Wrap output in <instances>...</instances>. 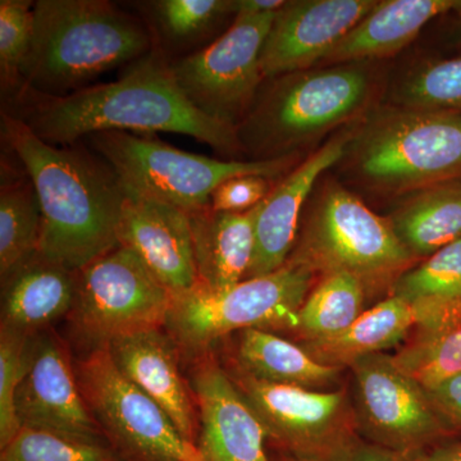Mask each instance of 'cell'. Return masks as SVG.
Masks as SVG:
<instances>
[{
    "label": "cell",
    "instance_id": "obj_41",
    "mask_svg": "<svg viewBox=\"0 0 461 461\" xmlns=\"http://www.w3.org/2000/svg\"><path fill=\"white\" fill-rule=\"evenodd\" d=\"M277 461H317L312 459H304V457L293 456V455L281 454Z\"/></svg>",
    "mask_w": 461,
    "mask_h": 461
},
{
    "label": "cell",
    "instance_id": "obj_25",
    "mask_svg": "<svg viewBox=\"0 0 461 461\" xmlns=\"http://www.w3.org/2000/svg\"><path fill=\"white\" fill-rule=\"evenodd\" d=\"M403 248L417 260L461 240V177L403 195L387 217Z\"/></svg>",
    "mask_w": 461,
    "mask_h": 461
},
{
    "label": "cell",
    "instance_id": "obj_8",
    "mask_svg": "<svg viewBox=\"0 0 461 461\" xmlns=\"http://www.w3.org/2000/svg\"><path fill=\"white\" fill-rule=\"evenodd\" d=\"M314 278L308 268L287 260L271 275L249 278L227 290L198 284L173 295L165 330L186 359L213 350L221 339L241 330H293Z\"/></svg>",
    "mask_w": 461,
    "mask_h": 461
},
{
    "label": "cell",
    "instance_id": "obj_40",
    "mask_svg": "<svg viewBox=\"0 0 461 461\" xmlns=\"http://www.w3.org/2000/svg\"><path fill=\"white\" fill-rule=\"evenodd\" d=\"M451 39H453L454 44L461 45V17L459 23H457L456 27H455L454 29V32L453 35H451Z\"/></svg>",
    "mask_w": 461,
    "mask_h": 461
},
{
    "label": "cell",
    "instance_id": "obj_34",
    "mask_svg": "<svg viewBox=\"0 0 461 461\" xmlns=\"http://www.w3.org/2000/svg\"><path fill=\"white\" fill-rule=\"evenodd\" d=\"M153 8L163 32L181 41L206 32L221 18L232 14V0H160L153 3Z\"/></svg>",
    "mask_w": 461,
    "mask_h": 461
},
{
    "label": "cell",
    "instance_id": "obj_31",
    "mask_svg": "<svg viewBox=\"0 0 461 461\" xmlns=\"http://www.w3.org/2000/svg\"><path fill=\"white\" fill-rule=\"evenodd\" d=\"M0 461H122L107 442L21 429Z\"/></svg>",
    "mask_w": 461,
    "mask_h": 461
},
{
    "label": "cell",
    "instance_id": "obj_13",
    "mask_svg": "<svg viewBox=\"0 0 461 461\" xmlns=\"http://www.w3.org/2000/svg\"><path fill=\"white\" fill-rule=\"evenodd\" d=\"M350 368L357 429L369 442L412 460L447 433L429 393L400 371L393 357L368 355Z\"/></svg>",
    "mask_w": 461,
    "mask_h": 461
},
{
    "label": "cell",
    "instance_id": "obj_22",
    "mask_svg": "<svg viewBox=\"0 0 461 461\" xmlns=\"http://www.w3.org/2000/svg\"><path fill=\"white\" fill-rule=\"evenodd\" d=\"M259 205L245 213H223L211 206L189 213L199 285L222 291L247 278Z\"/></svg>",
    "mask_w": 461,
    "mask_h": 461
},
{
    "label": "cell",
    "instance_id": "obj_37",
    "mask_svg": "<svg viewBox=\"0 0 461 461\" xmlns=\"http://www.w3.org/2000/svg\"><path fill=\"white\" fill-rule=\"evenodd\" d=\"M339 461H411V459L372 442L357 439Z\"/></svg>",
    "mask_w": 461,
    "mask_h": 461
},
{
    "label": "cell",
    "instance_id": "obj_10",
    "mask_svg": "<svg viewBox=\"0 0 461 461\" xmlns=\"http://www.w3.org/2000/svg\"><path fill=\"white\" fill-rule=\"evenodd\" d=\"M78 384L105 441L122 461H203L169 415L114 366L107 348L76 363Z\"/></svg>",
    "mask_w": 461,
    "mask_h": 461
},
{
    "label": "cell",
    "instance_id": "obj_11",
    "mask_svg": "<svg viewBox=\"0 0 461 461\" xmlns=\"http://www.w3.org/2000/svg\"><path fill=\"white\" fill-rule=\"evenodd\" d=\"M281 454L339 461L357 441L354 408L345 391L269 384L223 364Z\"/></svg>",
    "mask_w": 461,
    "mask_h": 461
},
{
    "label": "cell",
    "instance_id": "obj_32",
    "mask_svg": "<svg viewBox=\"0 0 461 461\" xmlns=\"http://www.w3.org/2000/svg\"><path fill=\"white\" fill-rule=\"evenodd\" d=\"M33 5L29 0L0 2V77L3 90L21 89L23 68L32 50Z\"/></svg>",
    "mask_w": 461,
    "mask_h": 461
},
{
    "label": "cell",
    "instance_id": "obj_16",
    "mask_svg": "<svg viewBox=\"0 0 461 461\" xmlns=\"http://www.w3.org/2000/svg\"><path fill=\"white\" fill-rule=\"evenodd\" d=\"M378 0H294L276 14L262 50L266 80L320 65Z\"/></svg>",
    "mask_w": 461,
    "mask_h": 461
},
{
    "label": "cell",
    "instance_id": "obj_4",
    "mask_svg": "<svg viewBox=\"0 0 461 461\" xmlns=\"http://www.w3.org/2000/svg\"><path fill=\"white\" fill-rule=\"evenodd\" d=\"M371 62L320 66L266 80L236 127L250 160L300 156L330 131L350 126L372 108Z\"/></svg>",
    "mask_w": 461,
    "mask_h": 461
},
{
    "label": "cell",
    "instance_id": "obj_17",
    "mask_svg": "<svg viewBox=\"0 0 461 461\" xmlns=\"http://www.w3.org/2000/svg\"><path fill=\"white\" fill-rule=\"evenodd\" d=\"M118 241L133 251L172 295L198 285L190 215L126 190Z\"/></svg>",
    "mask_w": 461,
    "mask_h": 461
},
{
    "label": "cell",
    "instance_id": "obj_29",
    "mask_svg": "<svg viewBox=\"0 0 461 461\" xmlns=\"http://www.w3.org/2000/svg\"><path fill=\"white\" fill-rule=\"evenodd\" d=\"M390 104L461 114V54L412 67L391 89Z\"/></svg>",
    "mask_w": 461,
    "mask_h": 461
},
{
    "label": "cell",
    "instance_id": "obj_18",
    "mask_svg": "<svg viewBox=\"0 0 461 461\" xmlns=\"http://www.w3.org/2000/svg\"><path fill=\"white\" fill-rule=\"evenodd\" d=\"M353 124L333 136L277 181L272 193L259 205L256 250L245 280L271 275L287 263L295 248L305 202L321 173L341 162L353 133Z\"/></svg>",
    "mask_w": 461,
    "mask_h": 461
},
{
    "label": "cell",
    "instance_id": "obj_30",
    "mask_svg": "<svg viewBox=\"0 0 461 461\" xmlns=\"http://www.w3.org/2000/svg\"><path fill=\"white\" fill-rule=\"evenodd\" d=\"M391 295L409 303L438 299L461 304V240L403 273Z\"/></svg>",
    "mask_w": 461,
    "mask_h": 461
},
{
    "label": "cell",
    "instance_id": "obj_15",
    "mask_svg": "<svg viewBox=\"0 0 461 461\" xmlns=\"http://www.w3.org/2000/svg\"><path fill=\"white\" fill-rule=\"evenodd\" d=\"M189 384L199 412L203 461H273L268 433L213 350L193 357Z\"/></svg>",
    "mask_w": 461,
    "mask_h": 461
},
{
    "label": "cell",
    "instance_id": "obj_23",
    "mask_svg": "<svg viewBox=\"0 0 461 461\" xmlns=\"http://www.w3.org/2000/svg\"><path fill=\"white\" fill-rule=\"evenodd\" d=\"M411 304L417 314L412 335L393 359L429 391L461 373V304L438 299Z\"/></svg>",
    "mask_w": 461,
    "mask_h": 461
},
{
    "label": "cell",
    "instance_id": "obj_38",
    "mask_svg": "<svg viewBox=\"0 0 461 461\" xmlns=\"http://www.w3.org/2000/svg\"><path fill=\"white\" fill-rule=\"evenodd\" d=\"M285 5V0H232V14L239 17L276 14Z\"/></svg>",
    "mask_w": 461,
    "mask_h": 461
},
{
    "label": "cell",
    "instance_id": "obj_20",
    "mask_svg": "<svg viewBox=\"0 0 461 461\" xmlns=\"http://www.w3.org/2000/svg\"><path fill=\"white\" fill-rule=\"evenodd\" d=\"M2 287V329L33 338L72 311L77 272L36 253Z\"/></svg>",
    "mask_w": 461,
    "mask_h": 461
},
{
    "label": "cell",
    "instance_id": "obj_3",
    "mask_svg": "<svg viewBox=\"0 0 461 461\" xmlns=\"http://www.w3.org/2000/svg\"><path fill=\"white\" fill-rule=\"evenodd\" d=\"M33 17L21 87L42 95H68L154 50L148 27L107 0H38Z\"/></svg>",
    "mask_w": 461,
    "mask_h": 461
},
{
    "label": "cell",
    "instance_id": "obj_7",
    "mask_svg": "<svg viewBox=\"0 0 461 461\" xmlns=\"http://www.w3.org/2000/svg\"><path fill=\"white\" fill-rule=\"evenodd\" d=\"M86 139L114 169L124 189L187 213L208 208L212 194L230 178L259 175L281 180L302 162L300 156L271 160L214 159L187 153L144 133L103 131Z\"/></svg>",
    "mask_w": 461,
    "mask_h": 461
},
{
    "label": "cell",
    "instance_id": "obj_19",
    "mask_svg": "<svg viewBox=\"0 0 461 461\" xmlns=\"http://www.w3.org/2000/svg\"><path fill=\"white\" fill-rule=\"evenodd\" d=\"M114 366L169 415L182 436L196 446L199 412L189 379L181 372V351L165 329L114 339L107 348Z\"/></svg>",
    "mask_w": 461,
    "mask_h": 461
},
{
    "label": "cell",
    "instance_id": "obj_24",
    "mask_svg": "<svg viewBox=\"0 0 461 461\" xmlns=\"http://www.w3.org/2000/svg\"><path fill=\"white\" fill-rule=\"evenodd\" d=\"M226 364L259 381L306 390L333 391L341 377V368L315 362L302 345L262 329L239 332Z\"/></svg>",
    "mask_w": 461,
    "mask_h": 461
},
{
    "label": "cell",
    "instance_id": "obj_26",
    "mask_svg": "<svg viewBox=\"0 0 461 461\" xmlns=\"http://www.w3.org/2000/svg\"><path fill=\"white\" fill-rule=\"evenodd\" d=\"M417 321L414 305L391 295L364 312L348 329L302 346L315 362L344 368L368 355L384 353L403 341Z\"/></svg>",
    "mask_w": 461,
    "mask_h": 461
},
{
    "label": "cell",
    "instance_id": "obj_5",
    "mask_svg": "<svg viewBox=\"0 0 461 461\" xmlns=\"http://www.w3.org/2000/svg\"><path fill=\"white\" fill-rule=\"evenodd\" d=\"M339 163L364 186L388 195L461 177V114L372 107L353 124Z\"/></svg>",
    "mask_w": 461,
    "mask_h": 461
},
{
    "label": "cell",
    "instance_id": "obj_39",
    "mask_svg": "<svg viewBox=\"0 0 461 461\" xmlns=\"http://www.w3.org/2000/svg\"><path fill=\"white\" fill-rule=\"evenodd\" d=\"M411 461H461V442L432 446Z\"/></svg>",
    "mask_w": 461,
    "mask_h": 461
},
{
    "label": "cell",
    "instance_id": "obj_36",
    "mask_svg": "<svg viewBox=\"0 0 461 461\" xmlns=\"http://www.w3.org/2000/svg\"><path fill=\"white\" fill-rule=\"evenodd\" d=\"M427 393L444 420L461 429V373Z\"/></svg>",
    "mask_w": 461,
    "mask_h": 461
},
{
    "label": "cell",
    "instance_id": "obj_33",
    "mask_svg": "<svg viewBox=\"0 0 461 461\" xmlns=\"http://www.w3.org/2000/svg\"><path fill=\"white\" fill-rule=\"evenodd\" d=\"M32 338L0 327V451L18 435L16 396L29 362Z\"/></svg>",
    "mask_w": 461,
    "mask_h": 461
},
{
    "label": "cell",
    "instance_id": "obj_28",
    "mask_svg": "<svg viewBox=\"0 0 461 461\" xmlns=\"http://www.w3.org/2000/svg\"><path fill=\"white\" fill-rule=\"evenodd\" d=\"M366 293L362 282L348 273L323 276L306 296L293 330L303 341L341 332L364 313Z\"/></svg>",
    "mask_w": 461,
    "mask_h": 461
},
{
    "label": "cell",
    "instance_id": "obj_27",
    "mask_svg": "<svg viewBox=\"0 0 461 461\" xmlns=\"http://www.w3.org/2000/svg\"><path fill=\"white\" fill-rule=\"evenodd\" d=\"M41 238V203L29 176L20 180H3L0 189L2 282L38 253Z\"/></svg>",
    "mask_w": 461,
    "mask_h": 461
},
{
    "label": "cell",
    "instance_id": "obj_9",
    "mask_svg": "<svg viewBox=\"0 0 461 461\" xmlns=\"http://www.w3.org/2000/svg\"><path fill=\"white\" fill-rule=\"evenodd\" d=\"M173 295L133 251L117 247L77 271L72 311L74 336L87 348H107L114 339L165 329Z\"/></svg>",
    "mask_w": 461,
    "mask_h": 461
},
{
    "label": "cell",
    "instance_id": "obj_6",
    "mask_svg": "<svg viewBox=\"0 0 461 461\" xmlns=\"http://www.w3.org/2000/svg\"><path fill=\"white\" fill-rule=\"evenodd\" d=\"M288 260L321 277L348 273L366 290L393 288L418 262L387 218L335 181L321 187Z\"/></svg>",
    "mask_w": 461,
    "mask_h": 461
},
{
    "label": "cell",
    "instance_id": "obj_12",
    "mask_svg": "<svg viewBox=\"0 0 461 461\" xmlns=\"http://www.w3.org/2000/svg\"><path fill=\"white\" fill-rule=\"evenodd\" d=\"M276 14L235 17L209 47L171 63L182 93L206 117L236 129L253 107L266 81L262 50Z\"/></svg>",
    "mask_w": 461,
    "mask_h": 461
},
{
    "label": "cell",
    "instance_id": "obj_21",
    "mask_svg": "<svg viewBox=\"0 0 461 461\" xmlns=\"http://www.w3.org/2000/svg\"><path fill=\"white\" fill-rule=\"evenodd\" d=\"M453 11H461V0H382L317 67L393 56L433 18Z\"/></svg>",
    "mask_w": 461,
    "mask_h": 461
},
{
    "label": "cell",
    "instance_id": "obj_35",
    "mask_svg": "<svg viewBox=\"0 0 461 461\" xmlns=\"http://www.w3.org/2000/svg\"><path fill=\"white\" fill-rule=\"evenodd\" d=\"M276 184L275 178L266 176H236L214 190L209 206L223 213H245L264 202Z\"/></svg>",
    "mask_w": 461,
    "mask_h": 461
},
{
    "label": "cell",
    "instance_id": "obj_14",
    "mask_svg": "<svg viewBox=\"0 0 461 461\" xmlns=\"http://www.w3.org/2000/svg\"><path fill=\"white\" fill-rule=\"evenodd\" d=\"M16 411L23 429L107 442L85 402L68 346L51 330L30 341Z\"/></svg>",
    "mask_w": 461,
    "mask_h": 461
},
{
    "label": "cell",
    "instance_id": "obj_2",
    "mask_svg": "<svg viewBox=\"0 0 461 461\" xmlns=\"http://www.w3.org/2000/svg\"><path fill=\"white\" fill-rule=\"evenodd\" d=\"M2 136L38 194L41 256L77 272L120 247L126 189L102 157L78 142L48 144L8 111L2 112Z\"/></svg>",
    "mask_w": 461,
    "mask_h": 461
},
{
    "label": "cell",
    "instance_id": "obj_1",
    "mask_svg": "<svg viewBox=\"0 0 461 461\" xmlns=\"http://www.w3.org/2000/svg\"><path fill=\"white\" fill-rule=\"evenodd\" d=\"M17 113L41 140L66 147L103 131L171 132L204 142L224 156L242 153L235 127L206 117L182 93L159 50L132 63L113 83L65 96L17 91Z\"/></svg>",
    "mask_w": 461,
    "mask_h": 461
}]
</instances>
